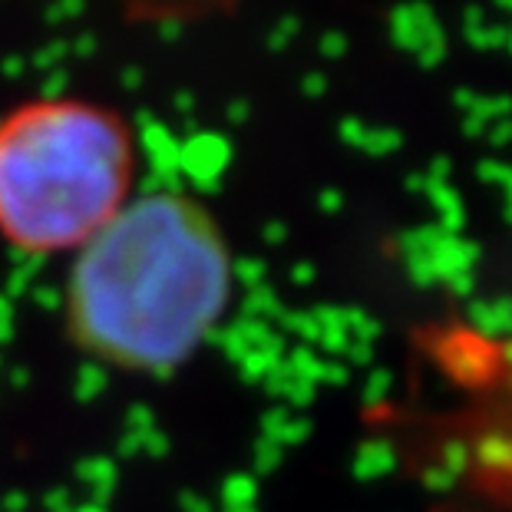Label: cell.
Listing matches in <instances>:
<instances>
[{
	"label": "cell",
	"mask_w": 512,
	"mask_h": 512,
	"mask_svg": "<svg viewBox=\"0 0 512 512\" xmlns=\"http://www.w3.org/2000/svg\"><path fill=\"white\" fill-rule=\"evenodd\" d=\"M390 394H394V374H390V370H370V377L364 384V407L370 410L384 407Z\"/></svg>",
	"instance_id": "22"
},
{
	"label": "cell",
	"mask_w": 512,
	"mask_h": 512,
	"mask_svg": "<svg viewBox=\"0 0 512 512\" xmlns=\"http://www.w3.org/2000/svg\"><path fill=\"white\" fill-rule=\"evenodd\" d=\"M281 324H285V331L291 337H301L304 347L321 341V324L314 321V314H308V311H285Z\"/></svg>",
	"instance_id": "21"
},
{
	"label": "cell",
	"mask_w": 512,
	"mask_h": 512,
	"mask_svg": "<svg viewBox=\"0 0 512 512\" xmlns=\"http://www.w3.org/2000/svg\"><path fill=\"white\" fill-rule=\"evenodd\" d=\"M509 387H512V367H509Z\"/></svg>",
	"instance_id": "39"
},
{
	"label": "cell",
	"mask_w": 512,
	"mask_h": 512,
	"mask_svg": "<svg viewBox=\"0 0 512 512\" xmlns=\"http://www.w3.org/2000/svg\"><path fill=\"white\" fill-rule=\"evenodd\" d=\"M473 460L489 473L512 476V430H493L473 446Z\"/></svg>",
	"instance_id": "12"
},
{
	"label": "cell",
	"mask_w": 512,
	"mask_h": 512,
	"mask_svg": "<svg viewBox=\"0 0 512 512\" xmlns=\"http://www.w3.org/2000/svg\"><path fill=\"white\" fill-rule=\"evenodd\" d=\"M493 4H496L499 10H506V14H512V0H493Z\"/></svg>",
	"instance_id": "37"
},
{
	"label": "cell",
	"mask_w": 512,
	"mask_h": 512,
	"mask_svg": "<svg viewBox=\"0 0 512 512\" xmlns=\"http://www.w3.org/2000/svg\"><path fill=\"white\" fill-rule=\"evenodd\" d=\"M440 364L450 370L460 384H483L493 374V347L473 331H453L437 344Z\"/></svg>",
	"instance_id": "4"
},
{
	"label": "cell",
	"mask_w": 512,
	"mask_h": 512,
	"mask_svg": "<svg viewBox=\"0 0 512 512\" xmlns=\"http://www.w3.org/2000/svg\"><path fill=\"white\" fill-rule=\"evenodd\" d=\"M347 361L351 364H370L374 361V344H364V341H351V347H347Z\"/></svg>",
	"instance_id": "30"
},
{
	"label": "cell",
	"mask_w": 512,
	"mask_h": 512,
	"mask_svg": "<svg viewBox=\"0 0 512 512\" xmlns=\"http://www.w3.org/2000/svg\"><path fill=\"white\" fill-rule=\"evenodd\" d=\"M460 483V479H453L450 473L443 470L440 463H433L430 470H423V486L430 489L433 496H446V493H453V486Z\"/></svg>",
	"instance_id": "27"
},
{
	"label": "cell",
	"mask_w": 512,
	"mask_h": 512,
	"mask_svg": "<svg viewBox=\"0 0 512 512\" xmlns=\"http://www.w3.org/2000/svg\"><path fill=\"white\" fill-rule=\"evenodd\" d=\"M403 261H407V275L417 288H430V285H440L437 271H433V258L430 252H410L403 255Z\"/></svg>",
	"instance_id": "23"
},
{
	"label": "cell",
	"mask_w": 512,
	"mask_h": 512,
	"mask_svg": "<svg viewBox=\"0 0 512 512\" xmlns=\"http://www.w3.org/2000/svg\"><path fill=\"white\" fill-rule=\"evenodd\" d=\"M470 324H473V334L483 337V341H493V337H512V298L473 301L470 304Z\"/></svg>",
	"instance_id": "9"
},
{
	"label": "cell",
	"mask_w": 512,
	"mask_h": 512,
	"mask_svg": "<svg viewBox=\"0 0 512 512\" xmlns=\"http://www.w3.org/2000/svg\"><path fill=\"white\" fill-rule=\"evenodd\" d=\"M463 34H466V43H470L473 50H483V53L486 50H506L509 27L486 20V10L473 4V7L463 10Z\"/></svg>",
	"instance_id": "11"
},
{
	"label": "cell",
	"mask_w": 512,
	"mask_h": 512,
	"mask_svg": "<svg viewBox=\"0 0 512 512\" xmlns=\"http://www.w3.org/2000/svg\"><path fill=\"white\" fill-rule=\"evenodd\" d=\"M423 182H427V179H423V172H417V176L407 179V189L410 192H423Z\"/></svg>",
	"instance_id": "34"
},
{
	"label": "cell",
	"mask_w": 512,
	"mask_h": 512,
	"mask_svg": "<svg viewBox=\"0 0 512 512\" xmlns=\"http://www.w3.org/2000/svg\"><path fill=\"white\" fill-rule=\"evenodd\" d=\"M470 463H473V446L466 443V440H450V443H443V450H440V466L446 473H450L453 479H460L466 470H470Z\"/></svg>",
	"instance_id": "20"
},
{
	"label": "cell",
	"mask_w": 512,
	"mask_h": 512,
	"mask_svg": "<svg viewBox=\"0 0 512 512\" xmlns=\"http://www.w3.org/2000/svg\"><path fill=\"white\" fill-rule=\"evenodd\" d=\"M390 37H394L400 50L413 53L423 70H437L446 60V53H450L446 50V30L427 0H410V4L394 7Z\"/></svg>",
	"instance_id": "3"
},
{
	"label": "cell",
	"mask_w": 512,
	"mask_h": 512,
	"mask_svg": "<svg viewBox=\"0 0 512 512\" xmlns=\"http://www.w3.org/2000/svg\"><path fill=\"white\" fill-rule=\"evenodd\" d=\"M281 460H285V446H278L275 440H265V437L255 443V470L258 473L278 470Z\"/></svg>",
	"instance_id": "24"
},
{
	"label": "cell",
	"mask_w": 512,
	"mask_h": 512,
	"mask_svg": "<svg viewBox=\"0 0 512 512\" xmlns=\"http://www.w3.org/2000/svg\"><path fill=\"white\" fill-rule=\"evenodd\" d=\"M486 139L493 143V149H506L512 146V116L509 119H499V123H493L486 129Z\"/></svg>",
	"instance_id": "28"
},
{
	"label": "cell",
	"mask_w": 512,
	"mask_h": 512,
	"mask_svg": "<svg viewBox=\"0 0 512 512\" xmlns=\"http://www.w3.org/2000/svg\"><path fill=\"white\" fill-rule=\"evenodd\" d=\"M311 278H314V268H308V265L294 268V281H298V285H308Z\"/></svg>",
	"instance_id": "33"
},
{
	"label": "cell",
	"mask_w": 512,
	"mask_h": 512,
	"mask_svg": "<svg viewBox=\"0 0 512 512\" xmlns=\"http://www.w3.org/2000/svg\"><path fill=\"white\" fill-rule=\"evenodd\" d=\"M344 139L354 146H364L370 156H394V152L403 146V136L397 129H377V133H367L361 123H347L344 126Z\"/></svg>",
	"instance_id": "15"
},
{
	"label": "cell",
	"mask_w": 512,
	"mask_h": 512,
	"mask_svg": "<svg viewBox=\"0 0 512 512\" xmlns=\"http://www.w3.org/2000/svg\"><path fill=\"white\" fill-rule=\"evenodd\" d=\"M232 252L189 192L133 195L76 248L63 285L73 347L106 370L169 377L222 328Z\"/></svg>",
	"instance_id": "1"
},
{
	"label": "cell",
	"mask_w": 512,
	"mask_h": 512,
	"mask_svg": "<svg viewBox=\"0 0 512 512\" xmlns=\"http://www.w3.org/2000/svg\"><path fill=\"white\" fill-rule=\"evenodd\" d=\"M483 255V248H479L473 238H460V235H443L437 248L430 252L433 258V271H437L440 281H450L456 275H473L476 261Z\"/></svg>",
	"instance_id": "6"
},
{
	"label": "cell",
	"mask_w": 512,
	"mask_h": 512,
	"mask_svg": "<svg viewBox=\"0 0 512 512\" xmlns=\"http://www.w3.org/2000/svg\"><path fill=\"white\" fill-rule=\"evenodd\" d=\"M106 377H110V370L100 367V364H93V361H86L80 364V370H76V397L80 400H96L106 390Z\"/></svg>",
	"instance_id": "18"
},
{
	"label": "cell",
	"mask_w": 512,
	"mask_h": 512,
	"mask_svg": "<svg viewBox=\"0 0 512 512\" xmlns=\"http://www.w3.org/2000/svg\"><path fill=\"white\" fill-rule=\"evenodd\" d=\"M73 512H106L103 503H83V506H73Z\"/></svg>",
	"instance_id": "35"
},
{
	"label": "cell",
	"mask_w": 512,
	"mask_h": 512,
	"mask_svg": "<svg viewBox=\"0 0 512 512\" xmlns=\"http://www.w3.org/2000/svg\"><path fill=\"white\" fill-rule=\"evenodd\" d=\"M453 103L466 113L463 116V136H470V139L486 136L489 126L512 116V96H506V93L503 96H483V93H473V90H456Z\"/></svg>",
	"instance_id": "5"
},
{
	"label": "cell",
	"mask_w": 512,
	"mask_h": 512,
	"mask_svg": "<svg viewBox=\"0 0 512 512\" xmlns=\"http://www.w3.org/2000/svg\"><path fill=\"white\" fill-rule=\"evenodd\" d=\"M182 509H185V512H215L212 503H205L202 496H192V493H185V496H182Z\"/></svg>",
	"instance_id": "32"
},
{
	"label": "cell",
	"mask_w": 512,
	"mask_h": 512,
	"mask_svg": "<svg viewBox=\"0 0 512 512\" xmlns=\"http://www.w3.org/2000/svg\"><path fill=\"white\" fill-rule=\"evenodd\" d=\"M242 512H255V509H242Z\"/></svg>",
	"instance_id": "40"
},
{
	"label": "cell",
	"mask_w": 512,
	"mask_h": 512,
	"mask_svg": "<svg viewBox=\"0 0 512 512\" xmlns=\"http://www.w3.org/2000/svg\"><path fill=\"white\" fill-rule=\"evenodd\" d=\"M76 473H80L83 483L90 486L93 503L106 506V499H110V493L116 489V463L106 460V456H93V460H83Z\"/></svg>",
	"instance_id": "14"
},
{
	"label": "cell",
	"mask_w": 512,
	"mask_h": 512,
	"mask_svg": "<svg viewBox=\"0 0 512 512\" xmlns=\"http://www.w3.org/2000/svg\"><path fill=\"white\" fill-rule=\"evenodd\" d=\"M324 209H328V212L341 209V195H324Z\"/></svg>",
	"instance_id": "36"
},
{
	"label": "cell",
	"mask_w": 512,
	"mask_h": 512,
	"mask_svg": "<svg viewBox=\"0 0 512 512\" xmlns=\"http://www.w3.org/2000/svg\"><path fill=\"white\" fill-rule=\"evenodd\" d=\"M258 499V479L248 473H232L222 483V506L225 512H242V509H255Z\"/></svg>",
	"instance_id": "16"
},
{
	"label": "cell",
	"mask_w": 512,
	"mask_h": 512,
	"mask_svg": "<svg viewBox=\"0 0 512 512\" xmlns=\"http://www.w3.org/2000/svg\"><path fill=\"white\" fill-rule=\"evenodd\" d=\"M136 136L110 106L30 100L0 119V238L27 258L76 252L133 199Z\"/></svg>",
	"instance_id": "2"
},
{
	"label": "cell",
	"mask_w": 512,
	"mask_h": 512,
	"mask_svg": "<svg viewBox=\"0 0 512 512\" xmlns=\"http://www.w3.org/2000/svg\"><path fill=\"white\" fill-rule=\"evenodd\" d=\"M397 463H400V453H397L394 443L390 440H367V443L357 446L351 470L357 479H380V476L394 473Z\"/></svg>",
	"instance_id": "10"
},
{
	"label": "cell",
	"mask_w": 512,
	"mask_h": 512,
	"mask_svg": "<svg viewBox=\"0 0 512 512\" xmlns=\"http://www.w3.org/2000/svg\"><path fill=\"white\" fill-rule=\"evenodd\" d=\"M285 364L294 377L308 380V384L321 387V384H334V387H344L347 377H351V367L341 364V361H331V357H318L311 347H294V351L285 357Z\"/></svg>",
	"instance_id": "7"
},
{
	"label": "cell",
	"mask_w": 512,
	"mask_h": 512,
	"mask_svg": "<svg viewBox=\"0 0 512 512\" xmlns=\"http://www.w3.org/2000/svg\"><path fill=\"white\" fill-rule=\"evenodd\" d=\"M278 397H285L291 407H308V403H314V397H318V387L308 384V380H301V377H288V384L281 387V394Z\"/></svg>",
	"instance_id": "26"
},
{
	"label": "cell",
	"mask_w": 512,
	"mask_h": 512,
	"mask_svg": "<svg viewBox=\"0 0 512 512\" xmlns=\"http://www.w3.org/2000/svg\"><path fill=\"white\" fill-rule=\"evenodd\" d=\"M261 433L265 440H275L278 446H294L311 437V423L304 417H291L288 410H268L261 420Z\"/></svg>",
	"instance_id": "13"
},
{
	"label": "cell",
	"mask_w": 512,
	"mask_h": 512,
	"mask_svg": "<svg viewBox=\"0 0 512 512\" xmlns=\"http://www.w3.org/2000/svg\"><path fill=\"white\" fill-rule=\"evenodd\" d=\"M476 176H479V182H486V185L509 189V185H512V166H506V162H499V159H483L476 166Z\"/></svg>",
	"instance_id": "25"
},
{
	"label": "cell",
	"mask_w": 512,
	"mask_h": 512,
	"mask_svg": "<svg viewBox=\"0 0 512 512\" xmlns=\"http://www.w3.org/2000/svg\"><path fill=\"white\" fill-rule=\"evenodd\" d=\"M506 50L512 53V24H509V40H506Z\"/></svg>",
	"instance_id": "38"
},
{
	"label": "cell",
	"mask_w": 512,
	"mask_h": 512,
	"mask_svg": "<svg viewBox=\"0 0 512 512\" xmlns=\"http://www.w3.org/2000/svg\"><path fill=\"white\" fill-rule=\"evenodd\" d=\"M245 318H255V321L285 318V308H281V301L265 285H258L248 291V298H245Z\"/></svg>",
	"instance_id": "17"
},
{
	"label": "cell",
	"mask_w": 512,
	"mask_h": 512,
	"mask_svg": "<svg viewBox=\"0 0 512 512\" xmlns=\"http://www.w3.org/2000/svg\"><path fill=\"white\" fill-rule=\"evenodd\" d=\"M427 179V176H423ZM423 195L430 199V205L437 209L440 215V232L443 235H460L466 228V205H463V195L453 189L450 182H440V179H427L423 182Z\"/></svg>",
	"instance_id": "8"
},
{
	"label": "cell",
	"mask_w": 512,
	"mask_h": 512,
	"mask_svg": "<svg viewBox=\"0 0 512 512\" xmlns=\"http://www.w3.org/2000/svg\"><path fill=\"white\" fill-rule=\"evenodd\" d=\"M446 288H450L456 298H473V291H476V278L473 275H456L450 281H443Z\"/></svg>",
	"instance_id": "29"
},
{
	"label": "cell",
	"mask_w": 512,
	"mask_h": 512,
	"mask_svg": "<svg viewBox=\"0 0 512 512\" xmlns=\"http://www.w3.org/2000/svg\"><path fill=\"white\" fill-rule=\"evenodd\" d=\"M344 328L351 334V341L377 344V337H380V321L370 318L361 308H344Z\"/></svg>",
	"instance_id": "19"
},
{
	"label": "cell",
	"mask_w": 512,
	"mask_h": 512,
	"mask_svg": "<svg viewBox=\"0 0 512 512\" xmlns=\"http://www.w3.org/2000/svg\"><path fill=\"white\" fill-rule=\"evenodd\" d=\"M450 172H453V162L446 159V156H437L430 162V169L423 172L427 179H440V182H450Z\"/></svg>",
	"instance_id": "31"
}]
</instances>
